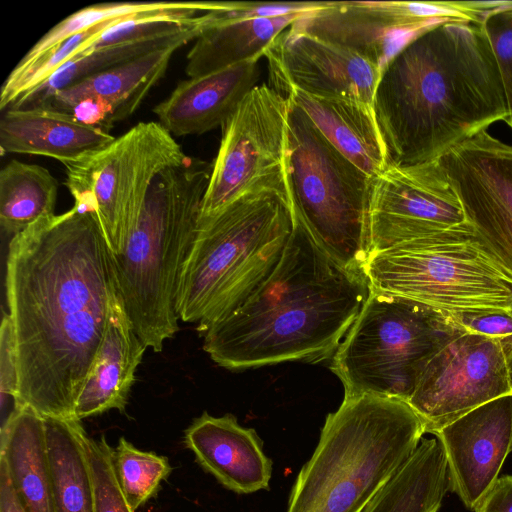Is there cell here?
I'll return each mask as SVG.
<instances>
[{
    "mask_svg": "<svg viewBox=\"0 0 512 512\" xmlns=\"http://www.w3.org/2000/svg\"><path fill=\"white\" fill-rule=\"evenodd\" d=\"M5 288L18 361L16 407L74 418L118 290L113 253L95 216L73 206L12 236Z\"/></svg>",
    "mask_w": 512,
    "mask_h": 512,
    "instance_id": "1",
    "label": "cell"
},
{
    "mask_svg": "<svg viewBox=\"0 0 512 512\" xmlns=\"http://www.w3.org/2000/svg\"><path fill=\"white\" fill-rule=\"evenodd\" d=\"M388 166L435 160L509 109L482 24L449 22L422 33L383 69L373 98Z\"/></svg>",
    "mask_w": 512,
    "mask_h": 512,
    "instance_id": "2",
    "label": "cell"
},
{
    "mask_svg": "<svg viewBox=\"0 0 512 512\" xmlns=\"http://www.w3.org/2000/svg\"><path fill=\"white\" fill-rule=\"evenodd\" d=\"M370 291L363 271L341 266L295 220L275 270L200 333L203 349L230 370L319 362L334 354Z\"/></svg>",
    "mask_w": 512,
    "mask_h": 512,
    "instance_id": "3",
    "label": "cell"
},
{
    "mask_svg": "<svg viewBox=\"0 0 512 512\" xmlns=\"http://www.w3.org/2000/svg\"><path fill=\"white\" fill-rule=\"evenodd\" d=\"M213 162L187 156L161 171L124 249L113 255L119 293L136 334L161 352L179 330L181 274L198 232Z\"/></svg>",
    "mask_w": 512,
    "mask_h": 512,
    "instance_id": "4",
    "label": "cell"
},
{
    "mask_svg": "<svg viewBox=\"0 0 512 512\" xmlns=\"http://www.w3.org/2000/svg\"><path fill=\"white\" fill-rule=\"evenodd\" d=\"M424 425L407 401L361 395L329 413L287 512H361L417 449Z\"/></svg>",
    "mask_w": 512,
    "mask_h": 512,
    "instance_id": "5",
    "label": "cell"
},
{
    "mask_svg": "<svg viewBox=\"0 0 512 512\" xmlns=\"http://www.w3.org/2000/svg\"><path fill=\"white\" fill-rule=\"evenodd\" d=\"M294 228L288 195L274 188L244 194L199 222L180 278L179 319L200 334L239 307L275 270Z\"/></svg>",
    "mask_w": 512,
    "mask_h": 512,
    "instance_id": "6",
    "label": "cell"
},
{
    "mask_svg": "<svg viewBox=\"0 0 512 512\" xmlns=\"http://www.w3.org/2000/svg\"><path fill=\"white\" fill-rule=\"evenodd\" d=\"M289 102L285 182L294 218L333 260L364 272L373 178Z\"/></svg>",
    "mask_w": 512,
    "mask_h": 512,
    "instance_id": "7",
    "label": "cell"
},
{
    "mask_svg": "<svg viewBox=\"0 0 512 512\" xmlns=\"http://www.w3.org/2000/svg\"><path fill=\"white\" fill-rule=\"evenodd\" d=\"M464 332L447 312L371 290L330 369L343 383L344 398L408 401L429 360Z\"/></svg>",
    "mask_w": 512,
    "mask_h": 512,
    "instance_id": "8",
    "label": "cell"
},
{
    "mask_svg": "<svg viewBox=\"0 0 512 512\" xmlns=\"http://www.w3.org/2000/svg\"><path fill=\"white\" fill-rule=\"evenodd\" d=\"M371 290L443 312L512 309V275L467 222L369 256Z\"/></svg>",
    "mask_w": 512,
    "mask_h": 512,
    "instance_id": "9",
    "label": "cell"
},
{
    "mask_svg": "<svg viewBox=\"0 0 512 512\" xmlns=\"http://www.w3.org/2000/svg\"><path fill=\"white\" fill-rule=\"evenodd\" d=\"M187 155L158 122H140L110 145L66 165L74 206L91 212L113 253L122 252L155 177Z\"/></svg>",
    "mask_w": 512,
    "mask_h": 512,
    "instance_id": "10",
    "label": "cell"
},
{
    "mask_svg": "<svg viewBox=\"0 0 512 512\" xmlns=\"http://www.w3.org/2000/svg\"><path fill=\"white\" fill-rule=\"evenodd\" d=\"M289 105L286 96L266 84L256 85L244 97L222 127L199 222L251 191L274 188L287 193Z\"/></svg>",
    "mask_w": 512,
    "mask_h": 512,
    "instance_id": "11",
    "label": "cell"
},
{
    "mask_svg": "<svg viewBox=\"0 0 512 512\" xmlns=\"http://www.w3.org/2000/svg\"><path fill=\"white\" fill-rule=\"evenodd\" d=\"M470 1H325L290 28L343 46L381 71L408 43L449 22L481 24Z\"/></svg>",
    "mask_w": 512,
    "mask_h": 512,
    "instance_id": "12",
    "label": "cell"
},
{
    "mask_svg": "<svg viewBox=\"0 0 512 512\" xmlns=\"http://www.w3.org/2000/svg\"><path fill=\"white\" fill-rule=\"evenodd\" d=\"M512 393L499 339L464 332L429 360L408 399L425 433Z\"/></svg>",
    "mask_w": 512,
    "mask_h": 512,
    "instance_id": "13",
    "label": "cell"
},
{
    "mask_svg": "<svg viewBox=\"0 0 512 512\" xmlns=\"http://www.w3.org/2000/svg\"><path fill=\"white\" fill-rule=\"evenodd\" d=\"M465 223L461 202L439 158L388 166L372 180L370 255Z\"/></svg>",
    "mask_w": 512,
    "mask_h": 512,
    "instance_id": "14",
    "label": "cell"
},
{
    "mask_svg": "<svg viewBox=\"0 0 512 512\" xmlns=\"http://www.w3.org/2000/svg\"><path fill=\"white\" fill-rule=\"evenodd\" d=\"M439 160L467 222L512 275V146L482 131Z\"/></svg>",
    "mask_w": 512,
    "mask_h": 512,
    "instance_id": "15",
    "label": "cell"
},
{
    "mask_svg": "<svg viewBox=\"0 0 512 512\" xmlns=\"http://www.w3.org/2000/svg\"><path fill=\"white\" fill-rule=\"evenodd\" d=\"M273 88L312 96L347 98L373 106L382 71L357 53L290 27L267 48Z\"/></svg>",
    "mask_w": 512,
    "mask_h": 512,
    "instance_id": "16",
    "label": "cell"
},
{
    "mask_svg": "<svg viewBox=\"0 0 512 512\" xmlns=\"http://www.w3.org/2000/svg\"><path fill=\"white\" fill-rule=\"evenodd\" d=\"M433 435L446 457L450 489L474 510L512 452V393L480 405Z\"/></svg>",
    "mask_w": 512,
    "mask_h": 512,
    "instance_id": "17",
    "label": "cell"
},
{
    "mask_svg": "<svg viewBox=\"0 0 512 512\" xmlns=\"http://www.w3.org/2000/svg\"><path fill=\"white\" fill-rule=\"evenodd\" d=\"M184 442L199 465L227 489L250 494L269 488L272 462L255 430L241 426L233 415L204 412L185 430Z\"/></svg>",
    "mask_w": 512,
    "mask_h": 512,
    "instance_id": "18",
    "label": "cell"
},
{
    "mask_svg": "<svg viewBox=\"0 0 512 512\" xmlns=\"http://www.w3.org/2000/svg\"><path fill=\"white\" fill-rule=\"evenodd\" d=\"M259 77L253 59L178 83L153 112L171 135L203 134L224 126Z\"/></svg>",
    "mask_w": 512,
    "mask_h": 512,
    "instance_id": "19",
    "label": "cell"
},
{
    "mask_svg": "<svg viewBox=\"0 0 512 512\" xmlns=\"http://www.w3.org/2000/svg\"><path fill=\"white\" fill-rule=\"evenodd\" d=\"M146 349L118 289L110 300L104 334L78 394L74 418L81 421L111 409L124 412Z\"/></svg>",
    "mask_w": 512,
    "mask_h": 512,
    "instance_id": "20",
    "label": "cell"
},
{
    "mask_svg": "<svg viewBox=\"0 0 512 512\" xmlns=\"http://www.w3.org/2000/svg\"><path fill=\"white\" fill-rule=\"evenodd\" d=\"M115 139L109 132L49 107L7 109L0 121L2 155L47 156L65 166L93 155Z\"/></svg>",
    "mask_w": 512,
    "mask_h": 512,
    "instance_id": "21",
    "label": "cell"
},
{
    "mask_svg": "<svg viewBox=\"0 0 512 512\" xmlns=\"http://www.w3.org/2000/svg\"><path fill=\"white\" fill-rule=\"evenodd\" d=\"M313 124L352 163L375 178L388 167L386 149L373 106L347 98L309 95L296 88L286 91Z\"/></svg>",
    "mask_w": 512,
    "mask_h": 512,
    "instance_id": "22",
    "label": "cell"
},
{
    "mask_svg": "<svg viewBox=\"0 0 512 512\" xmlns=\"http://www.w3.org/2000/svg\"><path fill=\"white\" fill-rule=\"evenodd\" d=\"M0 464L27 512H55L44 418L30 406L1 424Z\"/></svg>",
    "mask_w": 512,
    "mask_h": 512,
    "instance_id": "23",
    "label": "cell"
},
{
    "mask_svg": "<svg viewBox=\"0 0 512 512\" xmlns=\"http://www.w3.org/2000/svg\"><path fill=\"white\" fill-rule=\"evenodd\" d=\"M192 40L195 38L180 39L84 78L57 92L45 107L66 113L78 101L94 98L108 105L115 122L121 121L134 113L151 88L164 76L176 50Z\"/></svg>",
    "mask_w": 512,
    "mask_h": 512,
    "instance_id": "24",
    "label": "cell"
},
{
    "mask_svg": "<svg viewBox=\"0 0 512 512\" xmlns=\"http://www.w3.org/2000/svg\"><path fill=\"white\" fill-rule=\"evenodd\" d=\"M301 15L218 21L215 14L187 53L186 74L192 78L259 60L271 43Z\"/></svg>",
    "mask_w": 512,
    "mask_h": 512,
    "instance_id": "25",
    "label": "cell"
},
{
    "mask_svg": "<svg viewBox=\"0 0 512 512\" xmlns=\"http://www.w3.org/2000/svg\"><path fill=\"white\" fill-rule=\"evenodd\" d=\"M449 489L441 444L436 438L421 439L408 461L361 512H437Z\"/></svg>",
    "mask_w": 512,
    "mask_h": 512,
    "instance_id": "26",
    "label": "cell"
},
{
    "mask_svg": "<svg viewBox=\"0 0 512 512\" xmlns=\"http://www.w3.org/2000/svg\"><path fill=\"white\" fill-rule=\"evenodd\" d=\"M55 512H94V486L81 421L44 418Z\"/></svg>",
    "mask_w": 512,
    "mask_h": 512,
    "instance_id": "27",
    "label": "cell"
},
{
    "mask_svg": "<svg viewBox=\"0 0 512 512\" xmlns=\"http://www.w3.org/2000/svg\"><path fill=\"white\" fill-rule=\"evenodd\" d=\"M213 11L202 14L189 28L174 34H163L98 47L76 55L47 80L15 101L8 109L45 107L52 97L66 87L91 75L125 63L150 51L166 47L186 37L197 38L213 21Z\"/></svg>",
    "mask_w": 512,
    "mask_h": 512,
    "instance_id": "28",
    "label": "cell"
},
{
    "mask_svg": "<svg viewBox=\"0 0 512 512\" xmlns=\"http://www.w3.org/2000/svg\"><path fill=\"white\" fill-rule=\"evenodd\" d=\"M224 4V1H160L121 2L88 6L69 15L51 28L16 66L25 67L31 64L67 38L102 22L147 17L191 19L219 10L223 8Z\"/></svg>",
    "mask_w": 512,
    "mask_h": 512,
    "instance_id": "29",
    "label": "cell"
},
{
    "mask_svg": "<svg viewBox=\"0 0 512 512\" xmlns=\"http://www.w3.org/2000/svg\"><path fill=\"white\" fill-rule=\"evenodd\" d=\"M58 182L44 167L11 160L0 171V225L12 236L54 215Z\"/></svg>",
    "mask_w": 512,
    "mask_h": 512,
    "instance_id": "30",
    "label": "cell"
},
{
    "mask_svg": "<svg viewBox=\"0 0 512 512\" xmlns=\"http://www.w3.org/2000/svg\"><path fill=\"white\" fill-rule=\"evenodd\" d=\"M112 458L118 483L134 511L157 493L172 472L166 457L139 450L124 437L119 438Z\"/></svg>",
    "mask_w": 512,
    "mask_h": 512,
    "instance_id": "31",
    "label": "cell"
},
{
    "mask_svg": "<svg viewBox=\"0 0 512 512\" xmlns=\"http://www.w3.org/2000/svg\"><path fill=\"white\" fill-rule=\"evenodd\" d=\"M87 450L94 486V512H135L118 483L113 449L105 436L99 439L88 436Z\"/></svg>",
    "mask_w": 512,
    "mask_h": 512,
    "instance_id": "32",
    "label": "cell"
},
{
    "mask_svg": "<svg viewBox=\"0 0 512 512\" xmlns=\"http://www.w3.org/2000/svg\"><path fill=\"white\" fill-rule=\"evenodd\" d=\"M492 45L509 109L512 129V9L489 13L481 23Z\"/></svg>",
    "mask_w": 512,
    "mask_h": 512,
    "instance_id": "33",
    "label": "cell"
},
{
    "mask_svg": "<svg viewBox=\"0 0 512 512\" xmlns=\"http://www.w3.org/2000/svg\"><path fill=\"white\" fill-rule=\"evenodd\" d=\"M18 394V361L14 331L9 314L2 318L0 327V396L2 415L6 407L12 412Z\"/></svg>",
    "mask_w": 512,
    "mask_h": 512,
    "instance_id": "34",
    "label": "cell"
},
{
    "mask_svg": "<svg viewBox=\"0 0 512 512\" xmlns=\"http://www.w3.org/2000/svg\"><path fill=\"white\" fill-rule=\"evenodd\" d=\"M464 331L500 339L512 334V309L447 312Z\"/></svg>",
    "mask_w": 512,
    "mask_h": 512,
    "instance_id": "35",
    "label": "cell"
},
{
    "mask_svg": "<svg viewBox=\"0 0 512 512\" xmlns=\"http://www.w3.org/2000/svg\"><path fill=\"white\" fill-rule=\"evenodd\" d=\"M474 511L512 512V475L498 478Z\"/></svg>",
    "mask_w": 512,
    "mask_h": 512,
    "instance_id": "36",
    "label": "cell"
},
{
    "mask_svg": "<svg viewBox=\"0 0 512 512\" xmlns=\"http://www.w3.org/2000/svg\"><path fill=\"white\" fill-rule=\"evenodd\" d=\"M0 512H27L19 501L2 464H0Z\"/></svg>",
    "mask_w": 512,
    "mask_h": 512,
    "instance_id": "37",
    "label": "cell"
},
{
    "mask_svg": "<svg viewBox=\"0 0 512 512\" xmlns=\"http://www.w3.org/2000/svg\"><path fill=\"white\" fill-rule=\"evenodd\" d=\"M499 342L504 355L509 385L512 391V334L500 338Z\"/></svg>",
    "mask_w": 512,
    "mask_h": 512,
    "instance_id": "38",
    "label": "cell"
}]
</instances>
